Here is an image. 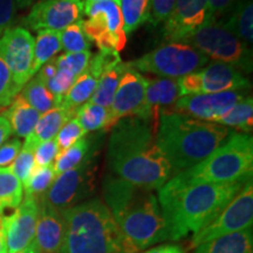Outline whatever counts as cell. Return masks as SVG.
Instances as JSON below:
<instances>
[{"instance_id": "obj_48", "label": "cell", "mask_w": 253, "mask_h": 253, "mask_svg": "<svg viewBox=\"0 0 253 253\" xmlns=\"http://www.w3.org/2000/svg\"><path fill=\"white\" fill-rule=\"evenodd\" d=\"M143 253H188V252H185L179 245L164 244V245H160V246H156V248L148 250V251H145Z\"/></svg>"}, {"instance_id": "obj_47", "label": "cell", "mask_w": 253, "mask_h": 253, "mask_svg": "<svg viewBox=\"0 0 253 253\" xmlns=\"http://www.w3.org/2000/svg\"><path fill=\"white\" fill-rule=\"evenodd\" d=\"M12 126L9 123L8 119L6 118V115L2 112L0 114V147L5 143L6 140H8L9 136L12 135Z\"/></svg>"}, {"instance_id": "obj_37", "label": "cell", "mask_w": 253, "mask_h": 253, "mask_svg": "<svg viewBox=\"0 0 253 253\" xmlns=\"http://www.w3.org/2000/svg\"><path fill=\"white\" fill-rule=\"evenodd\" d=\"M34 149L30 147L23 145V149L19 151L18 156L15 157L14 162L12 163L11 168L12 172L17 176V178L23 183V186L25 183L28 181L31 173L33 172L34 168H36V161H34Z\"/></svg>"}, {"instance_id": "obj_19", "label": "cell", "mask_w": 253, "mask_h": 253, "mask_svg": "<svg viewBox=\"0 0 253 253\" xmlns=\"http://www.w3.org/2000/svg\"><path fill=\"white\" fill-rule=\"evenodd\" d=\"M65 238L62 212L39 201L36 236L31 248L34 253H59Z\"/></svg>"}, {"instance_id": "obj_33", "label": "cell", "mask_w": 253, "mask_h": 253, "mask_svg": "<svg viewBox=\"0 0 253 253\" xmlns=\"http://www.w3.org/2000/svg\"><path fill=\"white\" fill-rule=\"evenodd\" d=\"M74 119H77L84 130L88 134L90 131L103 129L108 121V109L91 102H86L77 109Z\"/></svg>"}, {"instance_id": "obj_50", "label": "cell", "mask_w": 253, "mask_h": 253, "mask_svg": "<svg viewBox=\"0 0 253 253\" xmlns=\"http://www.w3.org/2000/svg\"><path fill=\"white\" fill-rule=\"evenodd\" d=\"M38 1H41V0H15V5L19 8H26L28 6L34 5Z\"/></svg>"}, {"instance_id": "obj_31", "label": "cell", "mask_w": 253, "mask_h": 253, "mask_svg": "<svg viewBox=\"0 0 253 253\" xmlns=\"http://www.w3.org/2000/svg\"><path fill=\"white\" fill-rule=\"evenodd\" d=\"M126 36L131 34L149 20L150 0H120Z\"/></svg>"}, {"instance_id": "obj_3", "label": "cell", "mask_w": 253, "mask_h": 253, "mask_svg": "<svg viewBox=\"0 0 253 253\" xmlns=\"http://www.w3.org/2000/svg\"><path fill=\"white\" fill-rule=\"evenodd\" d=\"M103 198L118 224L128 253H138L169 240L166 219L151 190L108 175L103 179Z\"/></svg>"}, {"instance_id": "obj_1", "label": "cell", "mask_w": 253, "mask_h": 253, "mask_svg": "<svg viewBox=\"0 0 253 253\" xmlns=\"http://www.w3.org/2000/svg\"><path fill=\"white\" fill-rule=\"evenodd\" d=\"M107 162L113 175L151 191L162 188L173 176L151 126L136 116L120 120L112 129Z\"/></svg>"}, {"instance_id": "obj_9", "label": "cell", "mask_w": 253, "mask_h": 253, "mask_svg": "<svg viewBox=\"0 0 253 253\" xmlns=\"http://www.w3.org/2000/svg\"><path fill=\"white\" fill-rule=\"evenodd\" d=\"M208 62V56L192 46L169 42L126 63L137 72L151 73L157 77L176 80L190 73L201 71Z\"/></svg>"}, {"instance_id": "obj_17", "label": "cell", "mask_w": 253, "mask_h": 253, "mask_svg": "<svg viewBox=\"0 0 253 253\" xmlns=\"http://www.w3.org/2000/svg\"><path fill=\"white\" fill-rule=\"evenodd\" d=\"M207 17V0H176L172 12L164 21V39L182 42L204 24Z\"/></svg>"}, {"instance_id": "obj_8", "label": "cell", "mask_w": 253, "mask_h": 253, "mask_svg": "<svg viewBox=\"0 0 253 253\" xmlns=\"http://www.w3.org/2000/svg\"><path fill=\"white\" fill-rule=\"evenodd\" d=\"M97 155L99 149L88 155L79 166L56 176L50 188L39 198L41 203L63 212L87 201L96 186Z\"/></svg>"}, {"instance_id": "obj_12", "label": "cell", "mask_w": 253, "mask_h": 253, "mask_svg": "<svg viewBox=\"0 0 253 253\" xmlns=\"http://www.w3.org/2000/svg\"><path fill=\"white\" fill-rule=\"evenodd\" d=\"M0 55L19 89L31 80L34 60V38L24 27H11L0 37Z\"/></svg>"}, {"instance_id": "obj_51", "label": "cell", "mask_w": 253, "mask_h": 253, "mask_svg": "<svg viewBox=\"0 0 253 253\" xmlns=\"http://www.w3.org/2000/svg\"><path fill=\"white\" fill-rule=\"evenodd\" d=\"M97 1H104V0H84V6L86 5H89V4H93V2H97ZM115 1H119V0H115Z\"/></svg>"}, {"instance_id": "obj_34", "label": "cell", "mask_w": 253, "mask_h": 253, "mask_svg": "<svg viewBox=\"0 0 253 253\" xmlns=\"http://www.w3.org/2000/svg\"><path fill=\"white\" fill-rule=\"evenodd\" d=\"M55 178L56 175L53 166L36 167L28 181L24 184L25 192L27 196H33L39 199L50 188Z\"/></svg>"}, {"instance_id": "obj_14", "label": "cell", "mask_w": 253, "mask_h": 253, "mask_svg": "<svg viewBox=\"0 0 253 253\" xmlns=\"http://www.w3.org/2000/svg\"><path fill=\"white\" fill-rule=\"evenodd\" d=\"M84 9L81 0H41L32 5L23 24L33 31L61 32L81 20Z\"/></svg>"}, {"instance_id": "obj_40", "label": "cell", "mask_w": 253, "mask_h": 253, "mask_svg": "<svg viewBox=\"0 0 253 253\" xmlns=\"http://www.w3.org/2000/svg\"><path fill=\"white\" fill-rule=\"evenodd\" d=\"M75 80H77V78L73 77L71 73L63 71V69H58L55 77L47 82V88L56 99V106L61 102L62 97L68 93V90L74 84Z\"/></svg>"}, {"instance_id": "obj_2", "label": "cell", "mask_w": 253, "mask_h": 253, "mask_svg": "<svg viewBox=\"0 0 253 253\" xmlns=\"http://www.w3.org/2000/svg\"><path fill=\"white\" fill-rule=\"evenodd\" d=\"M246 182L185 183L172 176L158 189L157 196L167 223L168 239L179 240L209 225L236 197Z\"/></svg>"}, {"instance_id": "obj_20", "label": "cell", "mask_w": 253, "mask_h": 253, "mask_svg": "<svg viewBox=\"0 0 253 253\" xmlns=\"http://www.w3.org/2000/svg\"><path fill=\"white\" fill-rule=\"evenodd\" d=\"M202 94L245 91L251 88L249 79L242 72L224 62H212L199 71Z\"/></svg>"}, {"instance_id": "obj_39", "label": "cell", "mask_w": 253, "mask_h": 253, "mask_svg": "<svg viewBox=\"0 0 253 253\" xmlns=\"http://www.w3.org/2000/svg\"><path fill=\"white\" fill-rule=\"evenodd\" d=\"M87 132L84 130V128L80 126V123L77 121V119H72L65 126L60 129L58 135L55 136L56 143L59 147V153H62L69 147H72L75 142L84 137Z\"/></svg>"}, {"instance_id": "obj_25", "label": "cell", "mask_w": 253, "mask_h": 253, "mask_svg": "<svg viewBox=\"0 0 253 253\" xmlns=\"http://www.w3.org/2000/svg\"><path fill=\"white\" fill-rule=\"evenodd\" d=\"M229 14L227 21L223 23L225 27L246 45H251L253 41L252 0H238Z\"/></svg>"}, {"instance_id": "obj_42", "label": "cell", "mask_w": 253, "mask_h": 253, "mask_svg": "<svg viewBox=\"0 0 253 253\" xmlns=\"http://www.w3.org/2000/svg\"><path fill=\"white\" fill-rule=\"evenodd\" d=\"M176 0H150L149 23L153 27L164 23L172 12Z\"/></svg>"}, {"instance_id": "obj_7", "label": "cell", "mask_w": 253, "mask_h": 253, "mask_svg": "<svg viewBox=\"0 0 253 253\" xmlns=\"http://www.w3.org/2000/svg\"><path fill=\"white\" fill-rule=\"evenodd\" d=\"M182 43L192 46L214 61L233 66L240 72H252V53L248 45L227 30L223 21L210 15Z\"/></svg>"}, {"instance_id": "obj_13", "label": "cell", "mask_w": 253, "mask_h": 253, "mask_svg": "<svg viewBox=\"0 0 253 253\" xmlns=\"http://www.w3.org/2000/svg\"><path fill=\"white\" fill-rule=\"evenodd\" d=\"M147 79L140 72L129 67L123 73L119 87L114 95L113 102L108 108V121L103 131L112 130L120 120L136 116L140 118L144 107Z\"/></svg>"}, {"instance_id": "obj_38", "label": "cell", "mask_w": 253, "mask_h": 253, "mask_svg": "<svg viewBox=\"0 0 253 253\" xmlns=\"http://www.w3.org/2000/svg\"><path fill=\"white\" fill-rule=\"evenodd\" d=\"M19 91L20 89L13 81L7 65L0 55V108L9 106Z\"/></svg>"}, {"instance_id": "obj_5", "label": "cell", "mask_w": 253, "mask_h": 253, "mask_svg": "<svg viewBox=\"0 0 253 253\" xmlns=\"http://www.w3.org/2000/svg\"><path fill=\"white\" fill-rule=\"evenodd\" d=\"M59 253H128L108 207L94 198L67 209Z\"/></svg>"}, {"instance_id": "obj_36", "label": "cell", "mask_w": 253, "mask_h": 253, "mask_svg": "<svg viewBox=\"0 0 253 253\" xmlns=\"http://www.w3.org/2000/svg\"><path fill=\"white\" fill-rule=\"evenodd\" d=\"M90 58V50H86V52L81 53H65V54L56 56L54 59L58 69L67 71L73 77L78 79L82 73L86 71Z\"/></svg>"}, {"instance_id": "obj_23", "label": "cell", "mask_w": 253, "mask_h": 253, "mask_svg": "<svg viewBox=\"0 0 253 253\" xmlns=\"http://www.w3.org/2000/svg\"><path fill=\"white\" fill-rule=\"evenodd\" d=\"M195 253H253L252 227L198 245Z\"/></svg>"}, {"instance_id": "obj_53", "label": "cell", "mask_w": 253, "mask_h": 253, "mask_svg": "<svg viewBox=\"0 0 253 253\" xmlns=\"http://www.w3.org/2000/svg\"><path fill=\"white\" fill-rule=\"evenodd\" d=\"M81 1H82V2H84V0H81ZM82 5H84V4H82Z\"/></svg>"}, {"instance_id": "obj_18", "label": "cell", "mask_w": 253, "mask_h": 253, "mask_svg": "<svg viewBox=\"0 0 253 253\" xmlns=\"http://www.w3.org/2000/svg\"><path fill=\"white\" fill-rule=\"evenodd\" d=\"M178 99V84L175 79H147L144 107L138 119L149 123L156 132L160 114L172 112Z\"/></svg>"}, {"instance_id": "obj_35", "label": "cell", "mask_w": 253, "mask_h": 253, "mask_svg": "<svg viewBox=\"0 0 253 253\" xmlns=\"http://www.w3.org/2000/svg\"><path fill=\"white\" fill-rule=\"evenodd\" d=\"M81 21L82 20L78 21L59 32L62 49H65L67 53H81L89 50L90 48L91 41L88 39L82 30Z\"/></svg>"}, {"instance_id": "obj_22", "label": "cell", "mask_w": 253, "mask_h": 253, "mask_svg": "<svg viewBox=\"0 0 253 253\" xmlns=\"http://www.w3.org/2000/svg\"><path fill=\"white\" fill-rule=\"evenodd\" d=\"M4 114L11 123L12 131L18 137L26 138L28 135L33 132L38 121H39L41 114L34 109L23 95L18 94L9 104L8 109H6Z\"/></svg>"}, {"instance_id": "obj_29", "label": "cell", "mask_w": 253, "mask_h": 253, "mask_svg": "<svg viewBox=\"0 0 253 253\" xmlns=\"http://www.w3.org/2000/svg\"><path fill=\"white\" fill-rule=\"evenodd\" d=\"M216 123L238 129L245 134L251 132L253 126V100L251 95L245 96L239 102L233 104L217 120Z\"/></svg>"}, {"instance_id": "obj_41", "label": "cell", "mask_w": 253, "mask_h": 253, "mask_svg": "<svg viewBox=\"0 0 253 253\" xmlns=\"http://www.w3.org/2000/svg\"><path fill=\"white\" fill-rule=\"evenodd\" d=\"M59 155V147L55 138L42 142L36 148L34 151V161L36 167L53 166L56 156Z\"/></svg>"}, {"instance_id": "obj_24", "label": "cell", "mask_w": 253, "mask_h": 253, "mask_svg": "<svg viewBox=\"0 0 253 253\" xmlns=\"http://www.w3.org/2000/svg\"><path fill=\"white\" fill-rule=\"evenodd\" d=\"M126 69V62H123L121 59L104 69L99 81H97L96 88H95V91L89 102L108 109L113 102L114 95L116 93L120 80H121Z\"/></svg>"}, {"instance_id": "obj_21", "label": "cell", "mask_w": 253, "mask_h": 253, "mask_svg": "<svg viewBox=\"0 0 253 253\" xmlns=\"http://www.w3.org/2000/svg\"><path fill=\"white\" fill-rule=\"evenodd\" d=\"M75 113L73 110L66 109L61 106H56L48 112L40 116L33 132L25 138L24 145L36 150V148L42 142L53 140L58 135L60 129L72 119H74Z\"/></svg>"}, {"instance_id": "obj_15", "label": "cell", "mask_w": 253, "mask_h": 253, "mask_svg": "<svg viewBox=\"0 0 253 253\" xmlns=\"http://www.w3.org/2000/svg\"><path fill=\"white\" fill-rule=\"evenodd\" d=\"M244 97V91L186 95L177 100L172 112L201 121L216 122L233 104Z\"/></svg>"}, {"instance_id": "obj_43", "label": "cell", "mask_w": 253, "mask_h": 253, "mask_svg": "<svg viewBox=\"0 0 253 253\" xmlns=\"http://www.w3.org/2000/svg\"><path fill=\"white\" fill-rule=\"evenodd\" d=\"M177 84H178L179 97L186 96V95L202 94V79L199 71L179 78L177 80Z\"/></svg>"}, {"instance_id": "obj_49", "label": "cell", "mask_w": 253, "mask_h": 253, "mask_svg": "<svg viewBox=\"0 0 253 253\" xmlns=\"http://www.w3.org/2000/svg\"><path fill=\"white\" fill-rule=\"evenodd\" d=\"M0 253H7L4 216H1V214H0Z\"/></svg>"}, {"instance_id": "obj_32", "label": "cell", "mask_w": 253, "mask_h": 253, "mask_svg": "<svg viewBox=\"0 0 253 253\" xmlns=\"http://www.w3.org/2000/svg\"><path fill=\"white\" fill-rule=\"evenodd\" d=\"M21 95L40 114L48 112L56 106L55 96L50 93L46 84L36 75L23 87Z\"/></svg>"}, {"instance_id": "obj_28", "label": "cell", "mask_w": 253, "mask_h": 253, "mask_svg": "<svg viewBox=\"0 0 253 253\" xmlns=\"http://www.w3.org/2000/svg\"><path fill=\"white\" fill-rule=\"evenodd\" d=\"M97 81H99V79L91 75L89 72L84 71L75 80L74 84L68 90V93L62 97L61 102L58 106L77 112V109L80 108L82 104H84L88 100L91 99L95 88H96Z\"/></svg>"}, {"instance_id": "obj_27", "label": "cell", "mask_w": 253, "mask_h": 253, "mask_svg": "<svg viewBox=\"0 0 253 253\" xmlns=\"http://www.w3.org/2000/svg\"><path fill=\"white\" fill-rule=\"evenodd\" d=\"M62 49L60 34L56 31L42 30L38 32L37 39L34 40V60L32 75L37 74L39 69L48 62Z\"/></svg>"}, {"instance_id": "obj_6", "label": "cell", "mask_w": 253, "mask_h": 253, "mask_svg": "<svg viewBox=\"0 0 253 253\" xmlns=\"http://www.w3.org/2000/svg\"><path fill=\"white\" fill-rule=\"evenodd\" d=\"M253 138L231 131L225 141L195 167L175 175L185 183H235L252 178Z\"/></svg>"}, {"instance_id": "obj_4", "label": "cell", "mask_w": 253, "mask_h": 253, "mask_svg": "<svg viewBox=\"0 0 253 253\" xmlns=\"http://www.w3.org/2000/svg\"><path fill=\"white\" fill-rule=\"evenodd\" d=\"M227 126L175 112L160 114L155 137L173 175L204 161L230 135Z\"/></svg>"}, {"instance_id": "obj_26", "label": "cell", "mask_w": 253, "mask_h": 253, "mask_svg": "<svg viewBox=\"0 0 253 253\" xmlns=\"http://www.w3.org/2000/svg\"><path fill=\"white\" fill-rule=\"evenodd\" d=\"M95 137H86L84 136V137L75 142L68 149L62 151V153H59L55 158L54 164H53L55 175L58 176L60 173L79 166L88 155L93 153L94 150L99 149L100 145L95 143Z\"/></svg>"}, {"instance_id": "obj_46", "label": "cell", "mask_w": 253, "mask_h": 253, "mask_svg": "<svg viewBox=\"0 0 253 253\" xmlns=\"http://www.w3.org/2000/svg\"><path fill=\"white\" fill-rule=\"evenodd\" d=\"M207 2L208 15L219 20L220 17L230 13L238 0H207Z\"/></svg>"}, {"instance_id": "obj_44", "label": "cell", "mask_w": 253, "mask_h": 253, "mask_svg": "<svg viewBox=\"0 0 253 253\" xmlns=\"http://www.w3.org/2000/svg\"><path fill=\"white\" fill-rule=\"evenodd\" d=\"M21 142L19 138L9 141L8 143L0 147V169L9 168L14 162L15 157L18 156L19 151L21 150Z\"/></svg>"}, {"instance_id": "obj_16", "label": "cell", "mask_w": 253, "mask_h": 253, "mask_svg": "<svg viewBox=\"0 0 253 253\" xmlns=\"http://www.w3.org/2000/svg\"><path fill=\"white\" fill-rule=\"evenodd\" d=\"M39 213V199L25 196L11 216L4 217L6 245L9 253L24 252L30 248L36 236Z\"/></svg>"}, {"instance_id": "obj_11", "label": "cell", "mask_w": 253, "mask_h": 253, "mask_svg": "<svg viewBox=\"0 0 253 253\" xmlns=\"http://www.w3.org/2000/svg\"><path fill=\"white\" fill-rule=\"evenodd\" d=\"M253 223V186L252 179L245 183L243 189L216 219L195 233L191 240L192 248L204 244L219 237L240 232L252 227Z\"/></svg>"}, {"instance_id": "obj_52", "label": "cell", "mask_w": 253, "mask_h": 253, "mask_svg": "<svg viewBox=\"0 0 253 253\" xmlns=\"http://www.w3.org/2000/svg\"><path fill=\"white\" fill-rule=\"evenodd\" d=\"M19 253H34L33 252V250H32V248L30 246V248H28L26 251H24V252H19Z\"/></svg>"}, {"instance_id": "obj_45", "label": "cell", "mask_w": 253, "mask_h": 253, "mask_svg": "<svg viewBox=\"0 0 253 253\" xmlns=\"http://www.w3.org/2000/svg\"><path fill=\"white\" fill-rule=\"evenodd\" d=\"M15 8V0H0V37L13 24Z\"/></svg>"}, {"instance_id": "obj_10", "label": "cell", "mask_w": 253, "mask_h": 253, "mask_svg": "<svg viewBox=\"0 0 253 253\" xmlns=\"http://www.w3.org/2000/svg\"><path fill=\"white\" fill-rule=\"evenodd\" d=\"M88 20L81 21L88 39L94 41L103 52H121L126 47V36L119 1L104 0L84 6Z\"/></svg>"}, {"instance_id": "obj_30", "label": "cell", "mask_w": 253, "mask_h": 253, "mask_svg": "<svg viewBox=\"0 0 253 253\" xmlns=\"http://www.w3.org/2000/svg\"><path fill=\"white\" fill-rule=\"evenodd\" d=\"M24 199V186L11 168L0 169V214L7 209H17Z\"/></svg>"}]
</instances>
